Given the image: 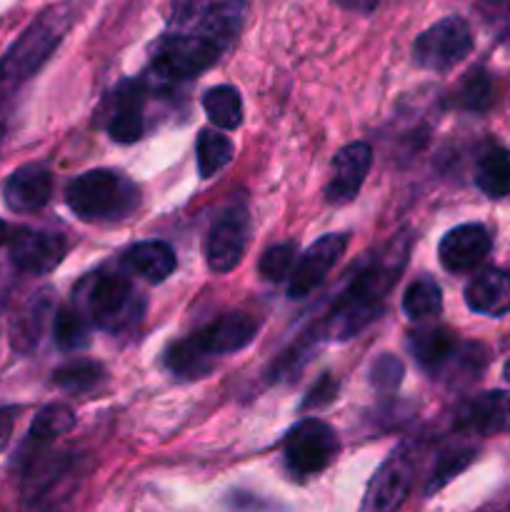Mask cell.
<instances>
[{
    "mask_svg": "<svg viewBox=\"0 0 510 512\" xmlns=\"http://www.w3.org/2000/svg\"><path fill=\"white\" fill-rule=\"evenodd\" d=\"M245 0H223L188 28L165 35L153 55V73L178 83L208 70L238 38L245 20Z\"/></svg>",
    "mask_w": 510,
    "mask_h": 512,
    "instance_id": "6da1fadb",
    "label": "cell"
},
{
    "mask_svg": "<svg viewBox=\"0 0 510 512\" xmlns=\"http://www.w3.org/2000/svg\"><path fill=\"white\" fill-rule=\"evenodd\" d=\"M410 240L393 238L373 260L363 265L350 280L348 288L335 303L333 313L325 320V330L333 340H348L358 335L365 325L373 323L383 310L385 298L400 280L405 263H408Z\"/></svg>",
    "mask_w": 510,
    "mask_h": 512,
    "instance_id": "7a4b0ae2",
    "label": "cell"
},
{
    "mask_svg": "<svg viewBox=\"0 0 510 512\" xmlns=\"http://www.w3.org/2000/svg\"><path fill=\"white\" fill-rule=\"evenodd\" d=\"M65 203L85 223H118L140 208V190L128 175L98 168L70 180Z\"/></svg>",
    "mask_w": 510,
    "mask_h": 512,
    "instance_id": "3957f363",
    "label": "cell"
},
{
    "mask_svg": "<svg viewBox=\"0 0 510 512\" xmlns=\"http://www.w3.org/2000/svg\"><path fill=\"white\" fill-rule=\"evenodd\" d=\"M70 25H73L70 5H53L43 10L0 60V85L10 88V85L33 78L43 68L45 60L55 53Z\"/></svg>",
    "mask_w": 510,
    "mask_h": 512,
    "instance_id": "277c9868",
    "label": "cell"
},
{
    "mask_svg": "<svg viewBox=\"0 0 510 512\" xmlns=\"http://www.w3.org/2000/svg\"><path fill=\"white\" fill-rule=\"evenodd\" d=\"M73 298H78L75 305L88 315L90 325L105 333H120L143 313V300L123 275H90Z\"/></svg>",
    "mask_w": 510,
    "mask_h": 512,
    "instance_id": "5b68a950",
    "label": "cell"
},
{
    "mask_svg": "<svg viewBox=\"0 0 510 512\" xmlns=\"http://www.w3.org/2000/svg\"><path fill=\"white\" fill-rule=\"evenodd\" d=\"M340 443L335 430L318 418H305L285 435L283 455L285 465L293 475L305 478V475L323 473L333 458L338 455Z\"/></svg>",
    "mask_w": 510,
    "mask_h": 512,
    "instance_id": "8992f818",
    "label": "cell"
},
{
    "mask_svg": "<svg viewBox=\"0 0 510 512\" xmlns=\"http://www.w3.org/2000/svg\"><path fill=\"white\" fill-rule=\"evenodd\" d=\"M473 50V33L470 25L458 15L438 20L430 25L428 30L415 38L413 45V60L415 65L425 70H435V73H445V70L455 68L460 60H465Z\"/></svg>",
    "mask_w": 510,
    "mask_h": 512,
    "instance_id": "52a82bcc",
    "label": "cell"
},
{
    "mask_svg": "<svg viewBox=\"0 0 510 512\" xmlns=\"http://www.w3.org/2000/svg\"><path fill=\"white\" fill-rule=\"evenodd\" d=\"M250 238V218L245 210L233 208L220 215L205 238V263L213 273H230L243 260Z\"/></svg>",
    "mask_w": 510,
    "mask_h": 512,
    "instance_id": "ba28073f",
    "label": "cell"
},
{
    "mask_svg": "<svg viewBox=\"0 0 510 512\" xmlns=\"http://www.w3.org/2000/svg\"><path fill=\"white\" fill-rule=\"evenodd\" d=\"M68 255V240L58 233L18 228L10 238V260L18 270L30 275H48Z\"/></svg>",
    "mask_w": 510,
    "mask_h": 512,
    "instance_id": "9c48e42d",
    "label": "cell"
},
{
    "mask_svg": "<svg viewBox=\"0 0 510 512\" xmlns=\"http://www.w3.org/2000/svg\"><path fill=\"white\" fill-rule=\"evenodd\" d=\"M345 245H348V238H345V235H323L320 240H315V243L300 255L298 265H295L293 273H290V298H308V295L328 278V273L335 268V263L343 258Z\"/></svg>",
    "mask_w": 510,
    "mask_h": 512,
    "instance_id": "30bf717a",
    "label": "cell"
},
{
    "mask_svg": "<svg viewBox=\"0 0 510 512\" xmlns=\"http://www.w3.org/2000/svg\"><path fill=\"white\" fill-rule=\"evenodd\" d=\"M413 485V465L403 453H393L365 490L360 512H395L405 503Z\"/></svg>",
    "mask_w": 510,
    "mask_h": 512,
    "instance_id": "8fae6325",
    "label": "cell"
},
{
    "mask_svg": "<svg viewBox=\"0 0 510 512\" xmlns=\"http://www.w3.org/2000/svg\"><path fill=\"white\" fill-rule=\"evenodd\" d=\"M490 248H493V240H490L488 230L478 223H465L445 233V238L440 240L438 255L445 270L468 273L488 258Z\"/></svg>",
    "mask_w": 510,
    "mask_h": 512,
    "instance_id": "7c38bea8",
    "label": "cell"
},
{
    "mask_svg": "<svg viewBox=\"0 0 510 512\" xmlns=\"http://www.w3.org/2000/svg\"><path fill=\"white\" fill-rule=\"evenodd\" d=\"M258 333V320L248 313H225L193 333V343L203 350L208 358H218V355L238 353Z\"/></svg>",
    "mask_w": 510,
    "mask_h": 512,
    "instance_id": "4fadbf2b",
    "label": "cell"
},
{
    "mask_svg": "<svg viewBox=\"0 0 510 512\" xmlns=\"http://www.w3.org/2000/svg\"><path fill=\"white\" fill-rule=\"evenodd\" d=\"M455 428L475 435L510 433V393L490 390L465 400L455 413Z\"/></svg>",
    "mask_w": 510,
    "mask_h": 512,
    "instance_id": "5bb4252c",
    "label": "cell"
},
{
    "mask_svg": "<svg viewBox=\"0 0 510 512\" xmlns=\"http://www.w3.org/2000/svg\"><path fill=\"white\" fill-rule=\"evenodd\" d=\"M370 163H373V150L368 143H350L340 148L333 158V178L325 188V198L335 205L350 203L363 188Z\"/></svg>",
    "mask_w": 510,
    "mask_h": 512,
    "instance_id": "9a60e30c",
    "label": "cell"
},
{
    "mask_svg": "<svg viewBox=\"0 0 510 512\" xmlns=\"http://www.w3.org/2000/svg\"><path fill=\"white\" fill-rule=\"evenodd\" d=\"M53 195V175L45 165L30 163L10 173L3 185V198L13 213H35L45 208Z\"/></svg>",
    "mask_w": 510,
    "mask_h": 512,
    "instance_id": "2e32d148",
    "label": "cell"
},
{
    "mask_svg": "<svg viewBox=\"0 0 510 512\" xmlns=\"http://www.w3.org/2000/svg\"><path fill=\"white\" fill-rule=\"evenodd\" d=\"M408 350L420 368L428 373H440L453 363L455 353L460 350L458 335L443 325H430V328H420L408 335Z\"/></svg>",
    "mask_w": 510,
    "mask_h": 512,
    "instance_id": "e0dca14e",
    "label": "cell"
},
{
    "mask_svg": "<svg viewBox=\"0 0 510 512\" xmlns=\"http://www.w3.org/2000/svg\"><path fill=\"white\" fill-rule=\"evenodd\" d=\"M465 303L473 313L500 318L510 313V275L488 268L475 275L465 288Z\"/></svg>",
    "mask_w": 510,
    "mask_h": 512,
    "instance_id": "ac0fdd59",
    "label": "cell"
},
{
    "mask_svg": "<svg viewBox=\"0 0 510 512\" xmlns=\"http://www.w3.org/2000/svg\"><path fill=\"white\" fill-rule=\"evenodd\" d=\"M123 263L125 268L133 270L135 275H140L148 283H163L173 275L178 260H175L170 245L160 243V240H145V243L128 248V253L123 255Z\"/></svg>",
    "mask_w": 510,
    "mask_h": 512,
    "instance_id": "d6986e66",
    "label": "cell"
},
{
    "mask_svg": "<svg viewBox=\"0 0 510 512\" xmlns=\"http://www.w3.org/2000/svg\"><path fill=\"white\" fill-rule=\"evenodd\" d=\"M140 88L135 83L123 85L115 93V110L110 115L108 133L110 138L118 140V143H135V140L143 135L145 123L143 113H140Z\"/></svg>",
    "mask_w": 510,
    "mask_h": 512,
    "instance_id": "ffe728a7",
    "label": "cell"
},
{
    "mask_svg": "<svg viewBox=\"0 0 510 512\" xmlns=\"http://www.w3.org/2000/svg\"><path fill=\"white\" fill-rule=\"evenodd\" d=\"M475 185L488 198L510 195V150L493 148L480 158L475 168Z\"/></svg>",
    "mask_w": 510,
    "mask_h": 512,
    "instance_id": "44dd1931",
    "label": "cell"
},
{
    "mask_svg": "<svg viewBox=\"0 0 510 512\" xmlns=\"http://www.w3.org/2000/svg\"><path fill=\"white\" fill-rule=\"evenodd\" d=\"M203 108L215 128L235 130L243 123V100H240V93L233 85L210 88L203 98Z\"/></svg>",
    "mask_w": 510,
    "mask_h": 512,
    "instance_id": "7402d4cb",
    "label": "cell"
},
{
    "mask_svg": "<svg viewBox=\"0 0 510 512\" xmlns=\"http://www.w3.org/2000/svg\"><path fill=\"white\" fill-rule=\"evenodd\" d=\"M55 343L63 353H75L90 343V320L78 305H63L55 315Z\"/></svg>",
    "mask_w": 510,
    "mask_h": 512,
    "instance_id": "603a6c76",
    "label": "cell"
},
{
    "mask_svg": "<svg viewBox=\"0 0 510 512\" xmlns=\"http://www.w3.org/2000/svg\"><path fill=\"white\" fill-rule=\"evenodd\" d=\"M198 173L200 178H213L215 173L225 168L233 160V143L218 130H200L198 135Z\"/></svg>",
    "mask_w": 510,
    "mask_h": 512,
    "instance_id": "cb8c5ba5",
    "label": "cell"
},
{
    "mask_svg": "<svg viewBox=\"0 0 510 512\" xmlns=\"http://www.w3.org/2000/svg\"><path fill=\"white\" fill-rule=\"evenodd\" d=\"M165 368L175 375V378L195 380L203 378L210 370V358L193 343V338H185L180 343H173L165 353Z\"/></svg>",
    "mask_w": 510,
    "mask_h": 512,
    "instance_id": "d4e9b609",
    "label": "cell"
},
{
    "mask_svg": "<svg viewBox=\"0 0 510 512\" xmlns=\"http://www.w3.org/2000/svg\"><path fill=\"white\" fill-rule=\"evenodd\" d=\"M443 310V290L435 280L420 278L405 290L403 295V313L410 320H428Z\"/></svg>",
    "mask_w": 510,
    "mask_h": 512,
    "instance_id": "484cf974",
    "label": "cell"
},
{
    "mask_svg": "<svg viewBox=\"0 0 510 512\" xmlns=\"http://www.w3.org/2000/svg\"><path fill=\"white\" fill-rule=\"evenodd\" d=\"M455 108L470 110V113H483L493 103V80L483 68L470 70L453 93Z\"/></svg>",
    "mask_w": 510,
    "mask_h": 512,
    "instance_id": "4316f807",
    "label": "cell"
},
{
    "mask_svg": "<svg viewBox=\"0 0 510 512\" xmlns=\"http://www.w3.org/2000/svg\"><path fill=\"white\" fill-rule=\"evenodd\" d=\"M105 373L98 363H90V360H75V363L63 365L53 373V383L58 385L65 393H90L93 388H98L103 383Z\"/></svg>",
    "mask_w": 510,
    "mask_h": 512,
    "instance_id": "83f0119b",
    "label": "cell"
},
{
    "mask_svg": "<svg viewBox=\"0 0 510 512\" xmlns=\"http://www.w3.org/2000/svg\"><path fill=\"white\" fill-rule=\"evenodd\" d=\"M75 425V413L63 403L45 405L38 415H35L33 425H30V440L33 443H48V440L60 438V435L70 433Z\"/></svg>",
    "mask_w": 510,
    "mask_h": 512,
    "instance_id": "f1b7e54d",
    "label": "cell"
},
{
    "mask_svg": "<svg viewBox=\"0 0 510 512\" xmlns=\"http://www.w3.org/2000/svg\"><path fill=\"white\" fill-rule=\"evenodd\" d=\"M473 460H475L473 448L445 450V453L438 458V463H435L433 473H430L428 485H425V495H433V493H438V490H443L445 485H448L455 475L463 473V470L468 468Z\"/></svg>",
    "mask_w": 510,
    "mask_h": 512,
    "instance_id": "f546056e",
    "label": "cell"
},
{
    "mask_svg": "<svg viewBox=\"0 0 510 512\" xmlns=\"http://www.w3.org/2000/svg\"><path fill=\"white\" fill-rule=\"evenodd\" d=\"M293 260H295V245L280 243V245H273V248L265 250L263 258H260L258 270L265 280H270V283H278V280L288 278V275L293 273Z\"/></svg>",
    "mask_w": 510,
    "mask_h": 512,
    "instance_id": "4dcf8cb0",
    "label": "cell"
},
{
    "mask_svg": "<svg viewBox=\"0 0 510 512\" xmlns=\"http://www.w3.org/2000/svg\"><path fill=\"white\" fill-rule=\"evenodd\" d=\"M403 375H405V368L403 363H400V358H395V355L390 353H383L378 360H375L373 368H370V383H373L378 390H383V393H393V390L400 385V380H403Z\"/></svg>",
    "mask_w": 510,
    "mask_h": 512,
    "instance_id": "1f68e13d",
    "label": "cell"
},
{
    "mask_svg": "<svg viewBox=\"0 0 510 512\" xmlns=\"http://www.w3.org/2000/svg\"><path fill=\"white\" fill-rule=\"evenodd\" d=\"M215 0H173L170 5V25L175 30L188 28L195 20L203 18L210 8H213Z\"/></svg>",
    "mask_w": 510,
    "mask_h": 512,
    "instance_id": "d6a6232c",
    "label": "cell"
},
{
    "mask_svg": "<svg viewBox=\"0 0 510 512\" xmlns=\"http://www.w3.org/2000/svg\"><path fill=\"white\" fill-rule=\"evenodd\" d=\"M335 395H338V383H335V380L330 378V375H323V378H320V383H318V388L310 390L308 398L303 400V410L320 408V405H328L330 400L335 398Z\"/></svg>",
    "mask_w": 510,
    "mask_h": 512,
    "instance_id": "836d02e7",
    "label": "cell"
},
{
    "mask_svg": "<svg viewBox=\"0 0 510 512\" xmlns=\"http://www.w3.org/2000/svg\"><path fill=\"white\" fill-rule=\"evenodd\" d=\"M15 413H18L15 408H0V450H5L10 435H13Z\"/></svg>",
    "mask_w": 510,
    "mask_h": 512,
    "instance_id": "e575fe53",
    "label": "cell"
},
{
    "mask_svg": "<svg viewBox=\"0 0 510 512\" xmlns=\"http://www.w3.org/2000/svg\"><path fill=\"white\" fill-rule=\"evenodd\" d=\"M340 8L345 10H358V13H370V10L378 8L380 0H335Z\"/></svg>",
    "mask_w": 510,
    "mask_h": 512,
    "instance_id": "d590c367",
    "label": "cell"
},
{
    "mask_svg": "<svg viewBox=\"0 0 510 512\" xmlns=\"http://www.w3.org/2000/svg\"><path fill=\"white\" fill-rule=\"evenodd\" d=\"M5 235H8V228H5L3 218H0V243H3V240H5Z\"/></svg>",
    "mask_w": 510,
    "mask_h": 512,
    "instance_id": "8d00e7d4",
    "label": "cell"
},
{
    "mask_svg": "<svg viewBox=\"0 0 510 512\" xmlns=\"http://www.w3.org/2000/svg\"><path fill=\"white\" fill-rule=\"evenodd\" d=\"M503 375H505V380H508V383H510V358H508V363H505V368H503Z\"/></svg>",
    "mask_w": 510,
    "mask_h": 512,
    "instance_id": "74e56055",
    "label": "cell"
}]
</instances>
